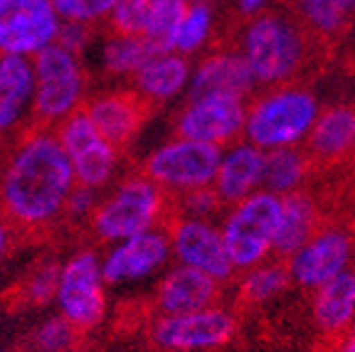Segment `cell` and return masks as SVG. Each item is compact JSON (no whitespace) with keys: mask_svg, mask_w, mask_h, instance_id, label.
<instances>
[{"mask_svg":"<svg viewBox=\"0 0 355 352\" xmlns=\"http://www.w3.org/2000/svg\"><path fill=\"white\" fill-rule=\"evenodd\" d=\"M193 3H210V0H193Z\"/></svg>","mask_w":355,"mask_h":352,"instance_id":"obj_40","label":"cell"},{"mask_svg":"<svg viewBox=\"0 0 355 352\" xmlns=\"http://www.w3.org/2000/svg\"><path fill=\"white\" fill-rule=\"evenodd\" d=\"M311 158L340 160L355 150V106L340 104L323 109L306 138Z\"/></svg>","mask_w":355,"mask_h":352,"instance_id":"obj_23","label":"cell"},{"mask_svg":"<svg viewBox=\"0 0 355 352\" xmlns=\"http://www.w3.org/2000/svg\"><path fill=\"white\" fill-rule=\"evenodd\" d=\"M33 111L40 126H60L67 116L82 109L84 77L74 52L50 44L35 55Z\"/></svg>","mask_w":355,"mask_h":352,"instance_id":"obj_6","label":"cell"},{"mask_svg":"<svg viewBox=\"0 0 355 352\" xmlns=\"http://www.w3.org/2000/svg\"><path fill=\"white\" fill-rule=\"evenodd\" d=\"M291 283L294 281H291L286 264L266 259L244 271L242 279H239V293L247 303L264 306V303H272L274 298L282 296Z\"/></svg>","mask_w":355,"mask_h":352,"instance_id":"obj_28","label":"cell"},{"mask_svg":"<svg viewBox=\"0 0 355 352\" xmlns=\"http://www.w3.org/2000/svg\"><path fill=\"white\" fill-rule=\"evenodd\" d=\"M150 104L144 94L136 91H109L94 96L84 109L92 116V121L99 126V131L109 138L119 150L128 146L141 131L150 114Z\"/></svg>","mask_w":355,"mask_h":352,"instance_id":"obj_18","label":"cell"},{"mask_svg":"<svg viewBox=\"0 0 355 352\" xmlns=\"http://www.w3.org/2000/svg\"><path fill=\"white\" fill-rule=\"evenodd\" d=\"M173 256L171 231L168 227H153L148 231H141L136 237H128L116 242L109 256L101 261L106 283H133L144 281L148 276L158 274L168 259Z\"/></svg>","mask_w":355,"mask_h":352,"instance_id":"obj_15","label":"cell"},{"mask_svg":"<svg viewBox=\"0 0 355 352\" xmlns=\"http://www.w3.org/2000/svg\"><path fill=\"white\" fill-rule=\"evenodd\" d=\"M57 136L72 163L77 182L84 187H104L114 177L119 163V148L99 131L87 109H77L57 126Z\"/></svg>","mask_w":355,"mask_h":352,"instance_id":"obj_9","label":"cell"},{"mask_svg":"<svg viewBox=\"0 0 355 352\" xmlns=\"http://www.w3.org/2000/svg\"><path fill=\"white\" fill-rule=\"evenodd\" d=\"M87 39V33H84V22H67L64 28L60 30V37H57V44L67 47L69 52L79 50Z\"/></svg>","mask_w":355,"mask_h":352,"instance_id":"obj_36","label":"cell"},{"mask_svg":"<svg viewBox=\"0 0 355 352\" xmlns=\"http://www.w3.org/2000/svg\"><path fill=\"white\" fill-rule=\"evenodd\" d=\"M257 87V79L252 74L250 64L242 57V52H215L200 62L198 69L190 79V96L225 91L247 96Z\"/></svg>","mask_w":355,"mask_h":352,"instance_id":"obj_20","label":"cell"},{"mask_svg":"<svg viewBox=\"0 0 355 352\" xmlns=\"http://www.w3.org/2000/svg\"><path fill=\"white\" fill-rule=\"evenodd\" d=\"M96 209L94 202V190L92 187H84L77 182L69 204H67V217H92V212Z\"/></svg>","mask_w":355,"mask_h":352,"instance_id":"obj_35","label":"cell"},{"mask_svg":"<svg viewBox=\"0 0 355 352\" xmlns=\"http://www.w3.org/2000/svg\"><path fill=\"white\" fill-rule=\"evenodd\" d=\"M311 315L318 331L326 335H340L355 325V271L348 269L340 276L313 291Z\"/></svg>","mask_w":355,"mask_h":352,"instance_id":"obj_22","label":"cell"},{"mask_svg":"<svg viewBox=\"0 0 355 352\" xmlns=\"http://www.w3.org/2000/svg\"><path fill=\"white\" fill-rule=\"evenodd\" d=\"M318 231V209L309 193L299 190L286 195L282 202V217H279L277 237H274V254L288 259L296 254L313 234Z\"/></svg>","mask_w":355,"mask_h":352,"instance_id":"obj_24","label":"cell"},{"mask_svg":"<svg viewBox=\"0 0 355 352\" xmlns=\"http://www.w3.org/2000/svg\"><path fill=\"white\" fill-rule=\"evenodd\" d=\"M355 0H294V15L306 33L331 39L348 28Z\"/></svg>","mask_w":355,"mask_h":352,"instance_id":"obj_27","label":"cell"},{"mask_svg":"<svg viewBox=\"0 0 355 352\" xmlns=\"http://www.w3.org/2000/svg\"><path fill=\"white\" fill-rule=\"evenodd\" d=\"M237 333V318L225 306L180 315H158L150 325V342L163 352H210L225 347Z\"/></svg>","mask_w":355,"mask_h":352,"instance_id":"obj_8","label":"cell"},{"mask_svg":"<svg viewBox=\"0 0 355 352\" xmlns=\"http://www.w3.org/2000/svg\"><path fill=\"white\" fill-rule=\"evenodd\" d=\"M12 239H15V231H12L10 225L0 217V259L12 249Z\"/></svg>","mask_w":355,"mask_h":352,"instance_id":"obj_37","label":"cell"},{"mask_svg":"<svg viewBox=\"0 0 355 352\" xmlns=\"http://www.w3.org/2000/svg\"><path fill=\"white\" fill-rule=\"evenodd\" d=\"M264 158L266 150L244 141H234L222 148L220 168H217L215 190L225 204H234L239 200L259 193L264 180Z\"/></svg>","mask_w":355,"mask_h":352,"instance_id":"obj_19","label":"cell"},{"mask_svg":"<svg viewBox=\"0 0 355 352\" xmlns=\"http://www.w3.org/2000/svg\"><path fill=\"white\" fill-rule=\"evenodd\" d=\"M239 52L257 84L282 87L291 82L309 60V35L296 17L264 10L247 25Z\"/></svg>","mask_w":355,"mask_h":352,"instance_id":"obj_2","label":"cell"},{"mask_svg":"<svg viewBox=\"0 0 355 352\" xmlns=\"http://www.w3.org/2000/svg\"><path fill=\"white\" fill-rule=\"evenodd\" d=\"M158 52H166L161 44L136 35L116 33V37H111L104 47V64L114 74H136Z\"/></svg>","mask_w":355,"mask_h":352,"instance_id":"obj_29","label":"cell"},{"mask_svg":"<svg viewBox=\"0 0 355 352\" xmlns=\"http://www.w3.org/2000/svg\"><path fill=\"white\" fill-rule=\"evenodd\" d=\"M188 8V0H119L111 10V28L119 35L146 37L171 52V37Z\"/></svg>","mask_w":355,"mask_h":352,"instance_id":"obj_16","label":"cell"},{"mask_svg":"<svg viewBox=\"0 0 355 352\" xmlns=\"http://www.w3.org/2000/svg\"><path fill=\"white\" fill-rule=\"evenodd\" d=\"M220 158L222 148L217 146L178 136L158 146L144 160V175L161 185L166 193L183 195L198 187L215 185Z\"/></svg>","mask_w":355,"mask_h":352,"instance_id":"obj_7","label":"cell"},{"mask_svg":"<svg viewBox=\"0 0 355 352\" xmlns=\"http://www.w3.org/2000/svg\"><path fill=\"white\" fill-rule=\"evenodd\" d=\"M237 6L242 12H247V15H257V12H261V8L266 6V0H237Z\"/></svg>","mask_w":355,"mask_h":352,"instance_id":"obj_38","label":"cell"},{"mask_svg":"<svg viewBox=\"0 0 355 352\" xmlns=\"http://www.w3.org/2000/svg\"><path fill=\"white\" fill-rule=\"evenodd\" d=\"M212 28V15L210 8L205 3H193L185 12V17L178 22L175 33L171 37V52H180V55H190V52L200 50L202 42L207 39Z\"/></svg>","mask_w":355,"mask_h":352,"instance_id":"obj_31","label":"cell"},{"mask_svg":"<svg viewBox=\"0 0 355 352\" xmlns=\"http://www.w3.org/2000/svg\"><path fill=\"white\" fill-rule=\"evenodd\" d=\"M77 175L52 126H33L0 173V217L17 237H40L67 217Z\"/></svg>","mask_w":355,"mask_h":352,"instance_id":"obj_1","label":"cell"},{"mask_svg":"<svg viewBox=\"0 0 355 352\" xmlns=\"http://www.w3.org/2000/svg\"><path fill=\"white\" fill-rule=\"evenodd\" d=\"M350 259H353V242L348 231L328 227L318 229L299 252L291 254L286 266L296 286L316 291L318 286L348 271Z\"/></svg>","mask_w":355,"mask_h":352,"instance_id":"obj_14","label":"cell"},{"mask_svg":"<svg viewBox=\"0 0 355 352\" xmlns=\"http://www.w3.org/2000/svg\"><path fill=\"white\" fill-rule=\"evenodd\" d=\"M321 106L309 89L282 84L272 87L247 109L244 138L261 150L291 148L306 143Z\"/></svg>","mask_w":355,"mask_h":352,"instance_id":"obj_3","label":"cell"},{"mask_svg":"<svg viewBox=\"0 0 355 352\" xmlns=\"http://www.w3.org/2000/svg\"><path fill=\"white\" fill-rule=\"evenodd\" d=\"M79 328L72 325L64 315H57V318L44 320L37 331L33 333V345L37 352H67L77 345Z\"/></svg>","mask_w":355,"mask_h":352,"instance_id":"obj_32","label":"cell"},{"mask_svg":"<svg viewBox=\"0 0 355 352\" xmlns=\"http://www.w3.org/2000/svg\"><path fill=\"white\" fill-rule=\"evenodd\" d=\"M247 109L250 106L244 104V96L237 94L212 91L190 96L175 118V133L217 148H227L239 136H244Z\"/></svg>","mask_w":355,"mask_h":352,"instance_id":"obj_10","label":"cell"},{"mask_svg":"<svg viewBox=\"0 0 355 352\" xmlns=\"http://www.w3.org/2000/svg\"><path fill=\"white\" fill-rule=\"evenodd\" d=\"M35 101V62L22 55L0 57V136L15 131Z\"/></svg>","mask_w":355,"mask_h":352,"instance_id":"obj_21","label":"cell"},{"mask_svg":"<svg viewBox=\"0 0 355 352\" xmlns=\"http://www.w3.org/2000/svg\"><path fill=\"white\" fill-rule=\"evenodd\" d=\"M309 170H311V153L309 150H301L299 146L266 150L261 190L279 195V197L294 195L304 187Z\"/></svg>","mask_w":355,"mask_h":352,"instance_id":"obj_26","label":"cell"},{"mask_svg":"<svg viewBox=\"0 0 355 352\" xmlns=\"http://www.w3.org/2000/svg\"><path fill=\"white\" fill-rule=\"evenodd\" d=\"M222 197L217 195V190L212 185L198 187L190 193L178 195V207L183 217H195V220H212L220 215L222 209Z\"/></svg>","mask_w":355,"mask_h":352,"instance_id":"obj_33","label":"cell"},{"mask_svg":"<svg viewBox=\"0 0 355 352\" xmlns=\"http://www.w3.org/2000/svg\"><path fill=\"white\" fill-rule=\"evenodd\" d=\"M60 276L62 266L55 261H44V264L35 266L25 279L20 281V286L15 288V303L17 306H44L52 298H57V288H60Z\"/></svg>","mask_w":355,"mask_h":352,"instance_id":"obj_30","label":"cell"},{"mask_svg":"<svg viewBox=\"0 0 355 352\" xmlns=\"http://www.w3.org/2000/svg\"><path fill=\"white\" fill-rule=\"evenodd\" d=\"M119 0H52L57 15L67 22H89L104 17L116 8Z\"/></svg>","mask_w":355,"mask_h":352,"instance_id":"obj_34","label":"cell"},{"mask_svg":"<svg viewBox=\"0 0 355 352\" xmlns=\"http://www.w3.org/2000/svg\"><path fill=\"white\" fill-rule=\"evenodd\" d=\"M282 202L284 197L279 195L259 190L250 197L230 204V209L222 215L220 229L237 271L252 269L269 259V254H274Z\"/></svg>","mask_w":355,"mask_h":352,"instance_id":"obj_5","label":"cell"},{"mask_svg":"<svg viewBox=\"0 0 355 352\" xmlns=\"http://www.w3.org/2000/svg\"><path fill=\"white\" fill-rule=\"evenodd\" d=\"M133 77H136V89L153 104L173 99L193 79L188 55H180V52H158Z\"/></svg>","mask_w":355,"mask_h":352,"instance_id":"obj_25","label":"cell"},{"mask_svg":"<svg viewBox=\"0 0 355 352\" xmlns=\"http://www.w3.org/2000/svg\"><path fill=\"white\" fill-rule=\"evenodd\" d=\"M168 231H171L173 256L178 259V264L205 271L222 283L234 276L237 269L230 259L222 229L210 220L178 215L175 222L168 225Z\"/></svg>","mask_w":355,"mask_h":352,"instance_id":"obj_13","label":"cell"},{"mask_svg":"<svg viewBox=\"0 0 355 352\" xmlns=\"http://www.w3.org/2000/svg\"><path fill=\"white\" fill-rule=\"evenodd\" d=\"M168 193L148 175H131L89 217L92 231L101 242H123L148 231L166 220Z\"/></svg>","mask_w":355,"mask_h":352,"instance_id":"obj_4","label":"cell"},{"mask_svg":"<svg viewBox=\"0 0 355 352\" xmlns=\"http://www.w3.org/2000/svg\"><path fill=\"white\" fill-rule=\"evenodd\" d=\"M67 352H72V350H67Z\"/></svg>","mask_w":355,"mask_h":352,"instance_id":"obj_41","label":"cell"},{"mask_svg":"<svg viewBox=\"0 0 355 352\" xmlns=\"http://www.w3.org/2000/svg\"><path fill=\"white\" fill-rule=\"evenodd\" d=\"M104 269L94 252H79L62 266L57 306L79 331H92L104 320L106 293H104Z\"/></svg>","mask_w":355,"mask_h":352,"instance_id":"obj_11","label":"cell"},{"mask_svg":"<svg viewBox=\"0 0 355 352\" xmlns=\"http://www.w3.org/2000/svg\"><path fill=\"white\" fill-rule=\"evenodd\" d=\"M52 0H0V57L37 55L60 37Z\"/></svg>","mask_w":355,"mask_h":352,"instance_id":"obj_12","label":"cell"},{"mask_svg":"<svg viewBox=\"0 0 355 352\" xmlns=\"http://www.w3.org/2000/svg\"><path fill=\"white\" fill-rule=\"evenodd\" d=\"M336 352H355V325L348 333H343V340L338 342V350Z\"/></svg>","mask_w":355,"mask_h":352,"instance_id":"obj_39","label":"cell"},{"mask_svg":"<svg viewBox=\"0 0 355 352\" xmlns=\"http://www.w3.org/2000/svg\"><path fill=\"white\" fill-rule=\"evenodd\" d=\"M220 283L222 281L205 271L178 264L168 269L155 286V310L158 315H180L210 308L220 301Z\"/></svg>","mask_w":355,"mask_h":352,"instance_id":"obj_17","label":"cell"}]
</instances>
